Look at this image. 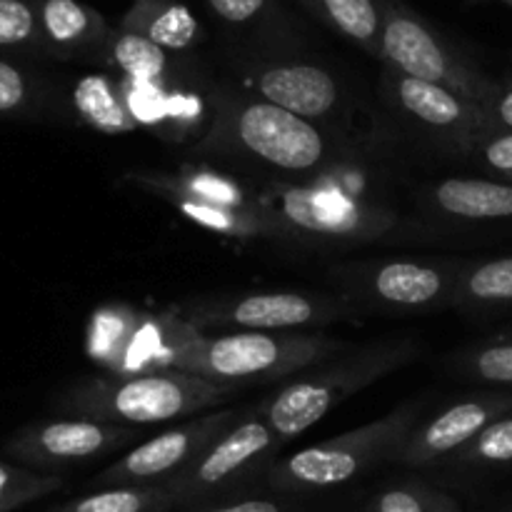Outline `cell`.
<instances>
[{"mask_svg": "<svg viewBox=\"0 0 512 512\" xmlns=\"http://www.w3.org/2000/svg\"><path fill=\"white\" fill-rule=\"evenodd\" d=\"M190 330L193 325L180 315H145L128 305H110L90 320L88 353L113 375L170 370Z\"/></svg>", "mask_w": 512, "mask_h": 512, "instance_id": "obj_11", "label": "cell"}, {"mask_svg": "<svg viewBox=\"0 0 512 512\" xmlns=\"http://www.w3.org/2000/svg\"><path fill=\"white\" fill-rule=\"evenodd\" d=\"M205 3L228 25H250L268 13L273 0H205Z\"/></svg>", "mask_w": 512, "mask_h": 512, "instance_id": "obj_35", "label": "cell"}, {"mask_svg": "<svg viewBox=\"0 0 512 512\" xmlns=\"http://www.w3.org/2000/svg\"><path fill=\"white\" fill-rule=\"evenodd\" d=\"M260 208L278 228L280 240L313 245L373 243L395 230L388 208L328 183H278L258 193Z\"/></svg>", "mask_w": 512, "mask_h": 512, "instance_id": "obj_6", "label": "cell"}, {"mask_svg": "<svg viewBox=\"0 0 512 512\" xmlns=\"http://www.w3.org/2000/svg\"><path fill=\"white\" fill-rule=\"evenodd\" d=\"M35 83L13 60L0 58V115H20L33 105Z\"/></svg>", "mask_w": 512, "mask_h": 512, "instance_id": "obj_33", "label": "cell"}, {"mask_svg": "<svg viewBox=\"0 0 512 512\" xmlns=\"http://www.w3.org/2000/svg\"><path fill=\"white\" fill-rule=\"evenodd\" d=\"M283 440L260 413V403L250 405L248 413L215 440L200 458H195L183 473L168 485L175 510H198L205 505L238 498L240 490L263 480L278 460Z\"/></svg>", "mask_w": 512, "mask_h": 512, "instance_id": "obj_7", "label": "cell"}, {"mask_svg": "<svg viewBox=\"0 0 512 512\" xmlns=\"http://www.w3.org/2000/svg\"><path fill=\"white\" fill-rule=\"evenodd\" d=\"M170 80L160 83L123 80V93L140 128H150L160 138L180 140L203 118V103L195 93H188L180 85H170Z\"/></svg>", "mask_w": 512, "mask_h": 512, "instance_id": "obj_20", "label": "cell"}, {"mask_svg": "<svg viewBox=\"0 0 512 512\" xmlns=\"http://www.w3.org/2000/svg\"><path fill=\"white\" fill-rule=\"evenodd\" d=\"M40 53L60 60H95L110 35V25L83 0H35Z\"/></svg>", "mask_w": 512, "mask_h": 512, "instance_id": "obj_18", "label": "cell"}, {"mask_svg": "<svg viewBox=\"0 0 512 512\" xmlns=\"http://www.w3.org/2000/svg\"><path fill=\"white\" fill-rule=\"evenodd\" d=\"M178 315L203 333L205 328L260 330V333H310L330 323L360 320L363 308L343 293L315 290H250L188 300Z\"/></svg>", "mask_w": 512, "mask_h": 512, "instance_id": "obj_8", "label": "cell"}, {"mask_svg": "<svg viewBox=\"0 0 512 512\" xmlns=\"http://www.w3.org/2000/svg\"><path fill=\"white\" fill-rule=\"evenodd\" d=\"M485 118L493 130H510L512 133V78L495 80V88L483 105Z\"/></svg>", "mask_w": 512, "mask_h": 512, "instance_id": "obj_36", "label": "cell"}, {"mask_svg": "<svg viewBox=\"0 0 512 512\" xmlns=\"http://www.w3.org/2000/svg\"><path fill=\"white\" fill-rule=\"evenodd\" d=\"M63 480L50 473H33L0 460V512H10L58 493Z\"/></svg>", "mask_w": 512, "mask_h": 512, "instance_id": "obj_30", "label": "cell"}, {"mask_svg": "<svg viewBox=\"0 0 512 512\" xmlns=\"http://www.w3.org/2000/svg\"><path fill=\"white\" fill-rule=\"evenodd\" d=\"M320 23L380 60L383 0H300Z\"/></svg>", "mask_w": 512, "mask_h": 512, "instance_id": "obj_25", "label": "cell"}, {"mask_svg": "<svg viewBox=\"0 0 512 512\" xmlns=\"http://www.w3.org/2000/svg\"><path fill=\"white\" fill-rule=\"evenodd\" d=\"M380 60L408 78L443 85L485 105L495 78L453 48L428 20L403 0H383Z\"/></svg>", "mask_w": 512, "mask_h": 512, "instance_id": "obj_10", "label": "cell"}, {"mask_svg": "<svg viewBox=\"0 0 512 512\" xmlns=\"http://www.w3.org/2000/svg\"><path fill=\"white\" fill-rule=\"evenodd\" d=\"M365 512H460L458 500L420 478H400L380 485Z\"/></svg>", "mask_w": 512, "mask_h": 512, "instance_id": "obj_28", "label": "cell"}, {"mask_svg": "<svg viewBox=\"0 0 512 512\" xmlns=\"http://www.w3.org/2000/svg\"><path fill=\"white\" fill-rule=\"evenodd\" d=\"M238 385H220L183 370H153L138 375H90L70 385L55 408L68 418L113 425H155L188 420L235 395Z\"/></svg>", "mask_w": 512, "mask_h": 512, "instance_id": "obj_2", "label": "cell"}, {"mask_svg": "<svg viewBox=\"0 0 512 512\" xmlns=\"http://www.w3.org/2000/svg\"><path fill=\"white\" fill-rule=\"evenodd\" d=\"M53 512H175L168 485H120L63 503Z\"/></svg>", "mask_w": 512, "mask_h": 512, "instance_id": "obj_27", "label": "cell"}, {"mask_svg": "<svg viewBox=\"0 0 512 512\" xmlns=\"http://www.w3.org/2000/svg\"><path fill=\"white\" fill-rule=\"evenodd\" d=\"M183 512H300V505L298 500L285 498V495H273V498H268V495H248V498L240 495V498Z\"/></svg>", "mask_w": 512, "mask_h": 512, "instance_id": "obj_34", "label": "cell"}, {"mask_svg": "<svg viewBox=\"0 0 512 512\" xmlns=\"http://www.w3.org/2000/svg\"><path fill=\"white\" fill-rule=\"evenodd\" d=\"M448 368L455 378L480 385L512 388V333L478 340L450 355Z\"/></svg>", "mask_w": 512, "mask_h": 512, "instance_id": "obj_26", "label": "cell"}, {"mask_svg": "<svg viewBox=\"0 0 512 512\" xmlns=\"http://www.w3.org/2000/svg\"><path fill=\"white\" fill-rule=\"evenodd\" d=\"M140 428L133 425L100 423L88 418H63L33 423L18 430L5 445V453L20 463L38 468L88 463L138 443Z\"/></svg>", "mask_w": 512, "mask_h": 512, "instance_id": "obj_14", "label": "cell"}, {"mask_svg": "<svg viewBox=\"0 0 512 512\" xmlns=\"http://www.w3.org/2000/svg\"><path fill=\"white\" fill-rule=\"evenodd\" d=\"M70 103L80 123L100 135L118 138L140 128L125 100L123 80L110 73H90L75 80Z\"/></svg>", "mask_w": 512, "mask_h": 512, "instance_id": "obj_23", "label": "cell"}, {"mask_svg": "<svg viewBox=\"0 0 512 512\" xmlns=\"http://www.w3.org/2000/svg\"><path fill=\"white\" fill-rule=\"evenodd\" d=\"M0 50H40L35 0H0Z\"/></svg>", "mask_w": 512, "mask_h": 512, "instance_id": "obj_31", "label": "cell"}, {"mask_svg": "<svg viewBox=\"0 0 512 512\" xmlns=\"http://www.w3.org/2000/svg\"><path fill=\"white\" fill-rule=\"evenodd\" d=\"M350 350L345 340L325 333H238L208 335L190 330L175 350L173 370L220 385L285 380L323 365Z\"/></svg>", "mask_w": 512, "mask_h": 512, "instance_id": "obj_3", "label": "cell"}, {"mask_svg": "<svg viewBox=\"0 0 512 512\" xmlns=\"http://www.w3.org/2000/svg\"><path fill=\"white\" fill-rule=\"evenodd\" d=\"M93 63L105 68V73L115 75L120 80H133V83L170 80L175 70L173 53L150 43L143 35L123 30L120 25L110 30L108 40L100 48V53L95 55Z\"/></svg>", "mask_w": 512, "mask_h": 512, "instance_id": "obj_24", "label": "cell"}, {"mask_svg": "<svg viewBox=\"0 0 512 512\" xmlns=\"http://www.w3.org/2000/svg\"><path fill=\"white\" fill-rule=\"evenodd\" d=\"M125 183L165 200L178 208H260L258 195L250 193L240 180L208 168H180L175 173H128Z\"/></svg>", "mask_w": 512, "mask_h": 512, "instance_id": "obj_17", "label": "cell"}, {"mask_svg": "<svg viewBox=\"0 0 512 512\" xmlns=\"http://www.w3.org/2000/svg\"><path fill=\"white\" fill-rule=\"evenodd\" d=\"M428 208L455 223H503L512 220V183L453 175L428 190Z\"/></svg>", "mask_w": 512, "mask_h": 512, "instance_id": "obj_19", "label": "cell"}, {"mask_svg": "<svg viewBox=\"0 0 512 512\" xmlns=\"http://www.w3.org/2000/svg\"><path fill=\"white\" fill-rule=\"evenodd\" d=\"M508 413H512V390H488L455 400L410 430L393 463L405 468H435L450 463L480 430Z\"/></svg>", "mask_w": 512, "mask_h": 512, "instance_id": "obj_15", "label": "cell"}, {"mask_svg": "<svg viewBox=\"0 0 512 512\" xmlns=\"http://www.w3.org/2000/svg\"><path fill=\"white\" fill-rule=\"evenodd\" d=\"M465 258L353 260L333 270L343 295L363 313H430L453 308L455 285Z\"/></svg>", "mask_w": 512, "mask_h": 512, "instance_id": "obj_9", "label": "cell"}, {"mask_svg": "<svg viewBox=\"0 0 512 512\" xmlns=\"http://www.w3.org/2000/svg\"><path fill=\"white\" fill-rule=\"evenodd\" d=\"M250 410L220 408L183 420L175 428L163 430L150 440L135 443L133 450L120 455L115 463L100 470L93 478L98 488H120V485H165L183 473L195 458L205 453L218 438H223L240 418Z\"/></svg>", "mask_w": 512, "mask_h": 512, "instance_id": "obj_12", "label": "cell"}, {"mask_svg": "<svg viewBox=\"0 0 512 512\" xmlns=\"http://www.w3.org/2000/svg\"><path fill=\"white\" fill-rule=\"evenodd\" d=\"M498 3H503V5H508V8H512V0H498Z\"/></svg>", "mask_w": 512, "mask_h": 512, "instance_id": "obj_37", "label": "cell"}, {"mask_svg": "<svg viewBox=\"0 0 512 512\" xmlns=\"http://www.w3.org/2000/svg\"><path fill=\"white\" fill-rule=\"evenodd\" d=\"M453 308L475 318L512 313V255L463 260Z\"/></svg>", "mask_w": 512, "mask_h": 512, "instance_id": "obj_22", "label": "cell"}, {"mask_svg": "<svg viewBox=\"0 0 512 512\" xmlns=\"http://www.w3.org/2000/svg\"><path fill=\"white\" fill-rule=\"evenodd\" d=\"M448 465L463 470H498L512 465V413L480 430Z\"/></svg>", "mask_w": 512, "mask_h": 512, "instance_id": "obj_29", "label": "cell"}, {"mask_svg": "<svg viewBox=\"0 0 512 512\" xmlns=\"http://www.w3.org/2000/svg\"><path fill=\"white\" fill-rule=\"evenodd\" d=\"M383 95L418 128L435 138L448 140L450 148L463 153L465 158L490 130L483 105L443 85L425 83L385 68Z\"/></svg>", "mask_w": 512, "mask_h": 512, "instance_id": "obj_13", "label": "cell"}, {"mask_svg": "<svg viewBox=\"0 0 512 512\" xmlns=\"http://www.w3.org/2000/svg\"><path fill=\"white\" fill-rule=\"evenodd\" d=\"M470 160L488 170L493 180L512 183V133L510 130H493L490 128L473 150L468 153Z\"/></svg>", "mask_w": 512, "mask_h": 512, "instance_id": "obj_32", "label": "cell"}, {"mask_svg": "<svg viewBox=\"0 0 512 512\" xmlns=\"http://www.w3.org/2000/svg\"><path fill=\"white\" fill-rule=\"evenodd\" d=\"M420 420L423 400L398 405L373 423L308 445L288 458H278L265 475V485L270 493L285 498H305L343 488L378 465L395 460V453Z\"/></svg>", "mask_w": 512, "mask_h": 512, "instance_id": "obj_5", "label": "cell"}, {"mask_svg": "<svg viewBox=\"0 0 512 512\" xmlns=\"http://www.w3.org/2000/svg\"><path fill=\"white\" fill-rule=\"evenodd\" d=\"M243 83L258 98L315 125L333 120L345 105L340 80L308 60H250L243 68Z\"/></svg>", "mask_w": 512, "mask_h": 512, "instance_id": "obj_16", "label": "cell"}, {"mask_svg": "<svg viewBox=\"0 0 512 512\" xmlns=\"http://www.w3.org/2000/svg\"><path fill=\"white\" fill-rule=\"evenodd\" d=\"M510 512H512V510H510Z\"/></svg>", "mask_w": 512, "mask_h": 512, "instance_id": "obj_38", "label": "cell"}, {"mask_svg": "<svg viewBox=\"0 0 512 512\" xmlns=\"http://www.w3.org/2000/svg\"><path fill=\"white\" fill-rule=\"evenodd\" d=\"M198 150L283 175L285 183H305L333 160L325 130L258 95L220 93Z\"/></svg>", "mask_w": 512, "mask_h": 512, "instance_id": "obj_1", "label": "cell"}, {"mask_svg": "<svg viewBox=\"0 0 512 512\" xmlns=\"http://www.w3.org/2000/svg\"><path fill=\"white\" fill-rule=\"evenodd\" d=\"M418 355L420 343L413 338H390L350 348L328 363L295 375L273 398L260 403V413L280 440L288 443L328 418L340 403L410 365Z\"/></svg>", "mask_w": 512, "mask_h": 512, "instance_id": "obj_4", "label": "cell"}, {"mask_svg": "<svg viewBox=\"0 0 512 512\" xmlns=\"http://www.w3.org/2000/svg\"><path fill=\"white\" fill-rule=\"evenodd\" d=\"M120 28L143 35L173 55L195 48L205 38L198 15L180 0H130Z\"/></svg>", "mask_w": 512, "mask_h": 512, "instance_id": "obj_21", "label": "cell"}]
</instances>
